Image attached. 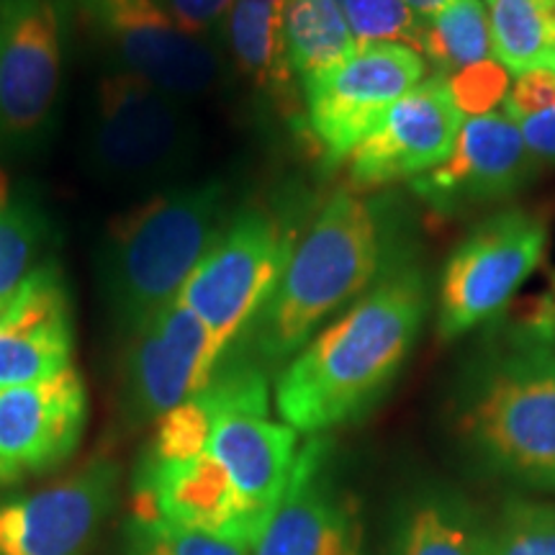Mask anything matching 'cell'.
Here are the masks:
<instances>
[{
  "label": "cell",
  "mask_w": 555,
  "mask_h": 555,
  "mask_svg": "<svg viewBox=\"0 0 555 555\" xmlns=\"http://www.w3.org/2000/svg\"><path fill=\"white\" fill-rule=\"evenodd\" d=\"M425 273L386 268L337 322L309 339L275 384V409L296 433L322 435L358 420L393 384L427 319Z\"/></svg>",
  "instance_id": "1"
},
{
  "label": "cell",
  "mask_w": 555,
  "mask_h": 555,
  "mask_svg": "<svg viewBox=\"0 0 555 555\" xmlns=\"http://www.w3.org/2000/svg\"><path fill=\"white\" fill-rule=\"evenodd\" d=\"M386 262L378 208L356 193L337 191L296 240L275 291L229 350L262 367L291 360L324 319L384 275Z\"/></svg>",
  "instance_id": "2"
},
{
  "label": "cell",
  "mask_w": 555,
  "mask_h": 555,
  "mask_svg": "<svg viewBox=\"0 0 555 555\" xmlns=\"http://www.w3.org/2000/svg\"><path fill=\"white\" fill-rule=\"evenodd\" d=\"M457 429L483 466L555 494V324L532 317L476 360Z\"/></svg>",
  "instance_id": "3"
},
{
  "label": "cell",
  "mask_w": 555,
  "mask_h": 555,
  "mask_svg": "<svg viewBox=\"0 0 555 555\" xmlns=\"http://www.w3.org/2000/svg\"><path fill=\"white\" fill-rule=\"evenodd\" d=\"M229 214L227 183L201 180L165 185L111 221L99 258V286L121 337L178 301Z\"/></svg>",
  "instance_id": "4"
},
{
  "label": "cell",
  "mask_w": 555,
  "mask_h": 555,
  "mask_svg": "<svg viewBox=\"0 0 555 555\" xmlns=\"http://www.w3.org/2000/svg\"><path fill=\"white\" fill-rule=\"evenodd\" d=\"M196 144L189 103L168 90L114 67L95 82L86 159L103 183L121 189L168 183L189 168Z\"/></svg>",
  "instance_id": "5"
},
{
  "label": "cell",
  "mask_w": 555,
  "mask_h": 555,
  "mask_svg": "<svg viewBox=\"0 0 555 555\" xmlns=\"http://www.w3.org/2000/svg\"><path fill=\"white\" fill-rule=\"evenodd\" d=\"M73 0H0V157L39 150L67 86Z\"/></svg>",
  "instance_id": "6"
},
{
  "label": "cell",
  "mask_w": 555,
  "mask_h": 555,
  "mask_svg": "<svg viewBox=\"0 0 555 555\" xmlns=\"http://www.w3.org/2000/svg\"><path fill=\"white\" fill-rule=\"evenodd\" d=\"M294 245L296 227L283 214L266 206L229 214L178 298L206 324L221 358L275 291Z\"/></svg>",
  "instance_id": "7"
},
{
  "label": "cell",
  "mask_w": 555,
  "mask_h": 555,
  "mask_svg": "<svg viewBox=\"0 0 555 555\" xmlns=\"http://www.w3.org/2000/svg\"><path fill=\"white\" fill-rule=\"evenodd\" d=\"M201 393L214 414L206 450L229 470L245 502L268 525L286 494L301 448L294 427L268 416L266 367L237 350H227Z\"/></svg>",
  "instance_id": "8"
},
{
  "label": "cell",
  "mask_w": 555,
  "mask_h": 555,
  "mask_svg": "<svg viewBox=\"0 0 555 555\" xmlns=\"http://www.w3.org/2000/svg\"><path fill=\"white\" fill-rule=\"evenodd\" d=\"M108 67L168 90L191 103L224 80L219 41L185 31L159 0H73Z\"/></svg>",
  "instance_id": "9"
},
{
  "label": "cell",
  "mask_w": 555,
  "mask_h": 555,
  "mask_svg": "<svg viewBox=\"0 0 555 555\" xmlns=\"http://www.w3.org/2000/svg\"><path fill=\"white\" fill-rule=\"evenodd\" d=\"M547 221L527 208H504L478 221L450 253L437 294L442 339L468 335L494 319L540 266Z\"/></svg>",
  "instance_id": "10"
},
{
  "label": "cell",
  "mask_w": 555,
  "mask_h": 555,
  "mask_svg": "<svg viewBox=\"0 0 555 555\" xmlns=\"http://www.w3.org/2000/svg\"><path fill=\"white\" fill-rule=\"evenodd\" d=\"M425 73V60L412 47L376 41L358 44L339 65L304 78L307 124L322 157L330 165L350 157Z\"/></svg>",
  "instance_id": "11"
},
{
  "label": "cell",
  "mask_w": 555,
  "mask_h": 555,
  "mask_svg": "<svg viewBox=\"0 0 555 555\" xmlns=\"http://www.w3.org/2000/svg\"><path fill=\"white\" fill-rule=\"evenodd\" d=\"M221 352L211 332L183 301L124 337L119 412L127 427L159 416L204 391Z\"/></svg>",
  "instance_id": "12"
},
{
  "label": "cell",
  "mask_w": 555,
  "mask_h": 555,
  "mask_svg": "<svg viewBox=\"0 0 555 555\" xmlns=\"http://www.w3.org/2000/svg\"><path fill=\"white\" fill-rule=\"evenodd\" d=\"M119 491V466L95 457L41 491L0 499V555H88Z\"/></svg>",
  "instance_id": "13"
},
{
  "label": "cell",
  "mask_w": 555,
  "mask_h": 555,
  "mask_svg": "<svg viewBox=\"0 0 555 555\" xmlns=\"http://www.w3.org/2000/svg\"><path fill=\"white\" fill-rule=\"evenodd\" d=\"M253 555H363L358 506L339 489L322 435L298 450L286 494L270 515Z\"/></svg>",
  "instance_id": "14"
},
{
  "label": "cell",
  "mask_w": 555,
  "mask_h": 555,
  "mask_svg": "<svg viewBox=\"0 0 555 555\" xmlns=\"http://www.w3.org/2000/svg\"><path fill=\"white\" fill-rule=\"evenodd\" d=\"M134 515L255 547L266 519L245 502L229 470L211 453L155 463L142 457L134 476Z\"/></svg>",
  "instance_id": "15"
},
{
  "label": "cell",
  "mask_w": 555,
  "mask_h": 555,
  "mask_svg": "<svg viewBox=\"0 0 555 555\" xmlns=\"http://www.w3.org/2000/svg\"><path fill=\"white\" fill-rule=\"evenodd\" d=\"M463 114L450 95L448 80H422L401 99L386 121L350 155V183L358 191L414 180L453 155Z\"/></svg>",
  "instance_id": "16"
},
{
  "label": "cell",
  "mask_w": 555,
  "mask_h": 555,
  "mask_svg": "<svg viewBox=\"0 0 555 555\" xmlns=\"http://www.w3.org/2000/svg\"><path fill=\"white\" fill-rule=\"evenodd\" d=\"M88 388L75 367L39 384L0 391V486L41 476L78 450Z\"/></svg>",
  "instance_id": "17"
},
{
  "label": "cell",
  "mask_w": 555,
  "mask_h": 555,
  "mask_svg": "<svg viewBox=\"0 0 555 555\" xmlns=\"http://www.w3.org/2000/svg\"><path fill=\"white\" fill-rule=\"evenodd\" d=\"M535 165L517 124L491 111L463 121L453 155L414 178L412 191L433 211L453 217L515 196L532 178Z\"/></svg>",
  "instance_id": "18"
},
{
  "label": "cell",
  "mask_w": 555,
  "mask_h": 555,
  "mask_svg": "<svg viewBox=\"0 0 555 555\" xmlns=\"http://www.w3.org/2000/svg\"><path fill=\"white\" fill-rule=\"evenodd\" d=\"M75 309L57 260L39 268L0 314V391L73 367Z\"/></svg>",
  "instance_id": "19"
},
{
  "label": "cell",
  "mask_w": 555,
  "mask_h": 555,
  "mask_svg": "<svg viewBox=\"0 0 555 555\" xmlns=\"http://www.w3.org/2000/svg\"><path fill=\"white\" fill-rule=\"evenodd\" d=\"M60 234L50 208L26 180L0 165V301H11L54 258Z\"/></svg>",
  "instance_id": "20"
},
{
  "label": "cell",
  "mask_w": 555,
  "mask_h": 555,
  "mask_svg": "<svg viewBox=\"0 0 555 555\" xmlns=\"http://www.w3.org/2000/svg\"><path fill=\"white\" fill-rule=\"evenodd\" d=\"M486 525L461 496L427 491L412 499L388 555H483Z\"/></svg>",
  "instance_id": "21"
},
{
  "label": "cell",
  "mask_w": 555,
  "mask_h": 555,
  "mask_svg": "<svg viewBox=\"0 0 555 555\" xmlns=\"http://www.w3.org/2000/svg\"><path fill=\"white\" fill-rule=\"evenodd\" d=\"M491 50L506 73H555V0H486Z\"/></svg>",
  "instance_id": "22"
},
{
  "label": "cell",
  "mask_w": 555,
  "mask_h": 555,
  "mask_svg": "<svg viewBox=\"0 0 555 555\" xmlns=\"http://www.w3.org/2000/svg\"><path fill=\"white\" fill-rule=\"evenodd\" d=\"M283 47L291 73L304 80L350 57L358 41L335 0H286Z\"/></svg>",
  "instance_id": "23"
},
{
  "label": "cell",
  "mask_w": 555,
  "mask_h": 555,
  "mask_svg": "<svg viewBox=\"0 0 555 555\" xmlns=\"http://www.w3.org/2000/svg\"><path fill=\"white\" fill-rule=\"evenodd\" d=\"M227 50L234 65L260 88H283L291 73L283 47V5L234 0L224 24Z\"/></svg>",
  "instance_id": "24"
},
{
  "label": "cell",
  "mask_w": 555,
  "mask_h": 555,
  "mask_svg": "<svg viewBox=\"0 0 555 555\" xmlns=\"http://www.w3.org/2000/svg\"><path fill=\"white\" fill-rule=\"evenodd\" d=\"M420 54L433 62L440 78L491 60V29L481 0H450L435 18L425 21Z\"/></svg>",
  "instance_id": "25"
},
{
  "label": "cell",
  "mask_w": 555,
  "mask_h": 555,
  "mask_svg": "<svg viewBox=\"0 0 555 555\" xmlns=\"http://www.w3.org/2000/svg\"><path fill=\"white\" fill-rule=\"evenodd\" d=\"M483 555H555V502H506L486 525Z\"/></svg>",
  "instance_id": "26"
},
{
  "label": "cell",
  "mask_w": 555,
  "mask_h": 555,
  "mask_svg": "<svg viewBox=\"0 0 555 555\" xmlns=\"http://www.w3.org/2000/svg\"><path fill=\"white\" fill-rule=\"evenodd\" d=\"M121 555H253V547L185 530L159 517L131 515Z\"/></svg>",
  "instance_id": "27"
},
{
  "label": "cell",
  "mask_w": 555,
  "mask_h": 555,
  "mask_svg": "<svg viewBox=\"0 0 555 555\" xmlns=\"http://www.w3.org/2000/svg\"><path fill=\"white\" fill-rule=\"evenodd\" d=\"M211 427V406H208L204 393H196L193 399L159 416L155 437H152L144 457L155 463H172L206 453Z\"/></svg>",
  "instance_id": "28"
},
{
  "label": "cell",
  "mask_w": 555,
  "mask_h": 555,
  "mask_svg": "<svg viewBox=\"0 0 555 555\" xmlns=\"http://www.w3.org/2000/svg\"><path fill=\"white\" fill-rule=\"evenodd\" d=\"M358 44L393 41L420 52L425 21L401 0H335Z\"/></svg>",
  "instance_id": "29"
},
{
  "label": "cell",
  "mask_w": 555,
  "mask_h": 555,
  "mask_svg": "<svg viewBox=\"0 0 555 555\" xmlns=\"http://www.w3.org/2000/svg\"><path fill=\"white\" fill-rule=\"evenodd\" d=\"M446 80L455 106L468 116L491 114L496 103L509 93V73L494 60L476 62Z\"/></svg>",
  "instance_id": "30"
},
{
  "label": "cell",
  "mask_w": 555,
  "mask_h": 555,
  "mask_svg": "<svg viewBox=\"0 0 555 555\" xmlns=\"http://www.w3.org/2000/svg\"><path fill=\"white\" fill-rule=\"evenodd\" d=\"M551 108H555V73H547V69H530V73L517 75L515 86L504 99V114L512 121H522L527 116Z\"/></svg>",
  "instance_id": "31"
},
{
  "label": "cell",
  "mask_w": 555,
  "mask_h": 555,
  "mask_svg": "<svg viewBox=\"0 0 555 555\" xmlns=\"http://www.w3.org/2000/svg\"><path fill=\"white\" fill-rule=\"evenodd\" d=\"M159 3L185 31L217 41L224 31L234 0H159Z\"/></svg>",
  "instance_id": "32"
},
{
  "label": "cell",
  "mask_w": 555,
  "mask_h": 555,
  "mask_svg": "<svg viewBox=\"0 0 555 555\" xmlns=\"http://www.w3.org/2000/svg\"><path fill=\"white\" fill-rule=\"evenodd\" d=\"M535 163H555V108L515 121Z\"/></svg>",
  "instance_id": "33"
},
{
  "label": "cell",
  "mask_w": 555,
  "mask_h": 555,
  "mask_svg": "<svg viewBox=\"0 0 555 555\" xmlns=\"http://www.w3.org/2000/svg\"><path fill=\"white\" fill-rule=\"evenodd\" d=\"M401 3H404L406 9H412L422 21H429L446 9L450 0H401Z\"/></svg>",
  "instance_id": "34"
},
{
  "label": "cell",
  "mask_w": 555,
  "mask_h": 555,
  "mask_svg": "<svg viewBox=\"0 0 555 555\" xmlns=\"http://www.w3.org/2000/svg\"><path fill=\"white\" fill-rule=\"evenodd\" d=\"M262 3H273V5H283L286 0H262Z\"/></svg>",
  "instance_id": "35"
},
{
  "label": "cell",
  "mask_w": 555,
  "mask_h": 555,
  "mask_svg": "<svg viewBox=\"0 0 555 555\" xmlns=\"http://www.w3.org/2000/svg\"><path fill=\"white\" fill-rule=\"evenodd\" d=\"M5 307H9V301H0V314H3Z\"/></svg>",
  "instance_id": "36"
}]
</instances>
